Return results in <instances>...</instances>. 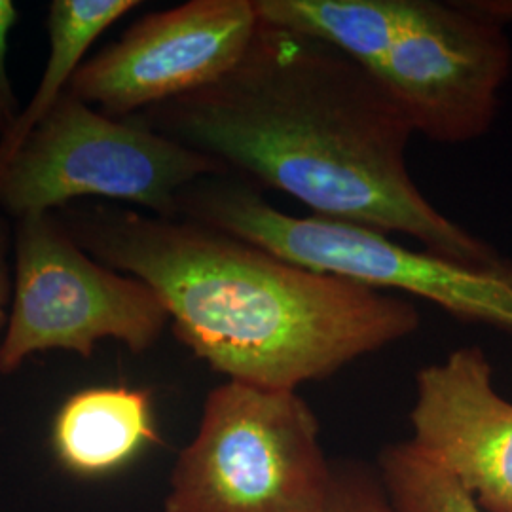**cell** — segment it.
<instances>
[{"label": "cell", "mask_w": 512, "mask_h": 512, "mask_svg": "<svg viewBox=\"0 0 512 512\" xmlns=\"http://www.w3.org/2000/svg\"><path fill=\"white\" fill-rule=\"evenodd\" d=\"M8 293H10V281H8V264H6V238L0 232V327L6 315Z\"/></svg>", "instance_id": "obj_16"}, {"label": "cell", "mask_w": 512, "mask_h": 512, "mask_svg": "<svg viewBox=\"0 0 512 512\" xmlns=\"http://www.w3.org/2000/svg\"><path fill=\"white\" fill-rule=\"evenodd\" d=\"M423 458L456 476L486 512H512V403L497 393L494 368L476 346L421 368L410 414Z\"/></svg>", "instance_id": "obj_9"}, {"label": "cell", "mask_w": 512, "mask_h": 512, "mask_svg": "<svg viewBox=\"0 0 512 512\" xmlns=\"http://www.w3.org/2000/svg\"><path fill=\"white\" fill-rule=\"evenodd\" d=\"M228 171L145 122H120L67 92L0 169V207L19 220L78 198H107L179 219L192 184Z\"/></svg>", "instance_id": "obj_6"}, {"label": "cell", "mask_w": 512, "mask_h": 512, "mask_svg": "<svg viewBox=\"0 0 512 512\" xmlns=\"http://www.w3.org/2000/svg\"><path fill=\"white\" fill-rule=\"evenodd\" d=\"M380 478L401 512H486L456 476L423 458L406 440L380 452Z\"/></svg>", "instance_id": "obj_12"}, {"label": "cell", "mask_w": 512, "mask_h": 512, "mask_svg": "<svg viewBox=\"0 0 512 512\" xmlns=\"http://www.w3.org/2000/svg\"><path fill=\"white\" fill-rule=\"evenodd\" d=\"M332 469L296 391L226 382L173 465L165 512H321Z\"/></svg>", "instance_id": "obj_5"}, {"label": "cell", "mask_w": 512, "mask_h": 512, "mask_svg": "<svg viewBox=\"0 0 512 512\" xmlns=\"http://www.w3.org/2000/svg\"><path fill=\"white\" fill-rule=\"evenodd\" d=\"M143 122L315 217L408 236L475 266L507 260L421 194L406 165L414 129L403 112L359 63L319 38L260 18L232 73L148 109Z\"/></svg>", "instance_id": "obj_1"}, {"label": "cell", "mask_w": 512, "mask_h": 512, "mask_svg": "<svg viewBox=\"0 0 512 512\" xmlns=\"http://www.w3.org/2000/svg\"><path fill=\"white\" fill-rule=\"evenodd\" d=\"M137 6L133 0H55L48 16L50 54L37 92L29 107L19 112L16 124L0 137V169L10 162L23 141L69 92L71 82L84 65L82 59L97 37L114 21Z\"/></svg>", "instance_id": "obj_11"}, {"label": "cell", "mask_w": 512, "mask_h": 512, "mask_svg": "<svg viewBox=\"0 0 512 512\" xmlns=\"http://www.w3.org/2000/svg\"><path fill=\"white\" fill-rule=\"evenodd\" d=\"M167 323V310L147 283L92 260L50 213L21 219L14 302L0 344L2 374L40 351L90 359L105 338L143 353Z\"/></svg>", "instance_id": "obj_7"}, {"label": "cell", "mask_w": 512, "mask_h": 512, "mask_svg": "<svg viewBox=\"0 0 512 512\" xmlns=\"http://www.w3.org/2000/svg\"><path fill=\"white\" fill-rule=\"evenodd\" d=\"M260 18L359 63L414 129L442 145L488 133L512 67L505 25L467 2L256 0Z\"/></svg>", "instance_id": "obj_3"}, {"label": "cell", "mask_w": 512, "mask_h": 512, "mask_svg": "<svg viewBox=\"0 0 512 512\" xmlns=\"http://www.w3.org/2000/svg\"><path fill=\"white\" fill-rule=\"evenodd\" d=\"M158 439L150 391L126 385L74 393L59 408L52 427L59 465L84 478L124 469Z\"/></svg>", "instance_id": "obj_10"}, {"label": "cell", "mask_w": 512, "mask_h": 512, "mask_svg": "<svg viewBox=\"0 0 512 512\" xmlns=\"http://www.w3.org/2000/svg\"><path fill=\"white\" fill-rule=\"evenodd\" d=\"M258 29L255 0H192L150 14L86 61L69 93L109 114L154 109L232 73Z\"/></svg>", "instance_id": "obj_8"}, {"label": "cell", "mask_w": 512, "mask_h": 512, "mask_svg": "<svg viewBox=\"0 0 512 512\" xmlns=\"http://www.w3.org/2000/svg\"><path fill=\"white\" fill-rule=\"evenodd\" d=\"M321 512H401L385 490L380 475L363 465H334Z\"/></svg>", "instance_id": "obj_13"}, {"label": "cell", "mask_w": 512, "mask_h": 512, "mask_svg": "<svg viewBox=\"0 0 512 512\" xmlns=\"http://www.w3.org/2000/svg\"><path fill=\"white\" fill-rule=\"evenodd\" d=\"M207 177L181 198V219L249 241L315 272L338 275L378 291L433 302L461 321L512 334V262L475 266L412 249L384 232L323 219L294 217L255 186Z\"/></svg>", "instance_id": "obj_4"}, {"label": "cell", "mask_w": 512, "mask_h": 512, "mask_svg": "<svg viewBox=\"0 0 512 512\" xmlns=\"http://www.w3.org/2000/svg\"><path fill=\"white\" fill-rule=\"evenodd\" d=\"M467 4L503 25L512 23V0H467Z\"/></svg>", "instance_id": "obj_15"}, {"label": "cell", "mask_w": 512, "mask_h": 512, "mask_svg": "<svg viewBox=\"0 0 512 512\" xmlns=\"http://www.w3.org/2000/svg\"><path fill=\"white\" fill-rule=\"evenodd\" d=\"M74 241L162 300L177 338L230 382L296 391L397 344L416 306L188 219L95 209Z\"/></svg>", "instance_id": "obj_2"}, {"label": "cell", "mask_w": 512, "mask_h": 512, "mask_svg": "<svg viewBox=\"0 0 512 512\" xmlns=\"http://www.w3.org/2000/svg\"><path fill=\"white\" fill-rule=\"evenodd\" d=\"M18 10L10 0H0V137L6 135L18 120L19 110L12 82L8 76V44L16 27Z\"/></svg>", "instance_id": "obj_14"}]
</instances>
